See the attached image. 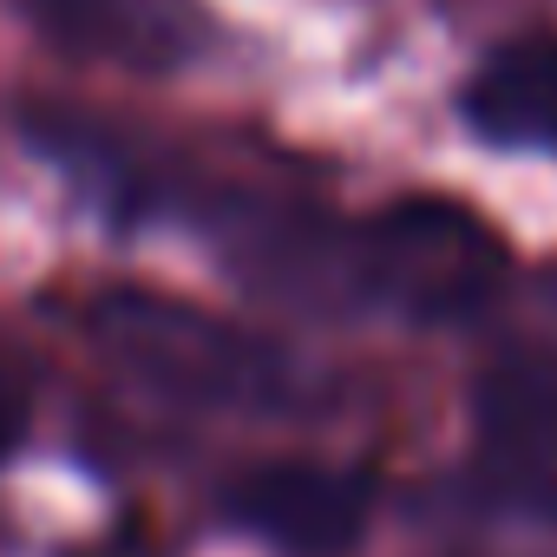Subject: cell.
<instances>
[{
    "label": "cell",
    "instance_id": "1",
    "mask_svg": "<svg viewBox=\"0 0 557 557\" xmlns=\"http://www.w3.org/2000/svg\"><path fill=\"white\" fill-rule=\"evenodd\" d=\"M99 348L151 394L216 413H289L302 407V368L203 309L164 302V296H112L92 309Z\"/></svg>",
    "mask_w": 557,
    "mask_h": 557
},
{
    "label": "cell",
    "instance_id": "2",
    "mask_svg": "<svg viewBox=\"0 0 557 557\" xmlns=\"http://www.w3.org/2000/svg\"><path fill=\"white\" fill-rule=\"evenodd\" d=\"M348 269L381 309H400L413 322H466L498 302L505 243L466 203L400 197L348 230Z\"/></svg>",
    "mask_w": 557,
    "mask_h": 557
},
{
    "label": "cell",
    "instance_id": "3",
    "mask_svg": "<svg viewBox=\"0 0 557 557\" xmlns=\"http://www.w3.org/2000/svg\"><path fill=\"white\" fill-rule=\"evenodd\" d=\"M479 420V472L511 505H557V296L544 322L498 348L472 394Z\"/></svg>",
    "mask_w": 557,
    "mask_h": 557
},
{
    "label": "cell",
    "instance_id": "4",
    "mask_svg": "<svg viewBox=\"0 0 557 557\" xmlns=\"http://www.w3.org/2000/svg\"><path fill=\"white\" fill-rule=\"evenodd\" d=\"M374 485L342 466H256L223 492L230 524L283 557H342L368 524Z\"/></svg>",
    "mask_w": 557,
    "mask_h": 557
},
{
    "label": "cell",
    "instance_id": "5",
    "mask_svg": "<svg viewBox=\"0 0 557 557\" xmlns=\"http://www.w3.org/2000/svg\"><path fill=\"white\" fill-rule=\"evenodd\" d=\"M27 8L60 47L119 66H177L203 27L190 0H27Z\"/></svg>",
    "mask_w": 557,
    "mask_h": 557
},
{
    "label": "cell",
    "instance_id": "6",
    "mask_svg": "<svg viewBox=\"0 0 557 557\" xmlns=\"http://www.w3.org/2000/svg\"><path fill=\"white\" fill-rule=\"evenodd\" d=\"M466 119L492 145L557 151V40H505L472 73Z\"/></svg>",
    "mask_w": 557,
    "mask_h": 557
},
{
    "label": "cell",
    "instance_id": "7",
    "mask_svg": "<svg viewBox=\"0 0 557 557\" xmlns=\"http://www.w3.org/2000/svg\"><path fill=\"white\" fill-rule=\"evenodd\" d=\"M21 426H27V400H21V381H14L8 368H0V459L14 453Z\"/></svg>",
    "mask_w": 557,
    "mask_h": 557
}]
</instances>
